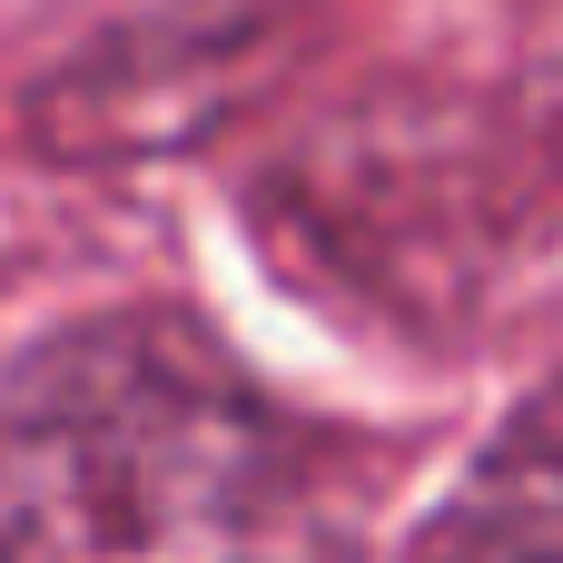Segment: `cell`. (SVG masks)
<instances>
[{
    "label": "cell",
    "instance_id": "6da1fadb",
    "mask_svg": "<svg viewBox=\"0 0 563 563\" xmlns=\"http://www.w3.org/2000/svg\"><path fill=\"white\" fill-rule=\"evenodd\" d=\"M366 515L208 327L119 307L0 376V563H356Z\"/></svg>",
    "mask_w": 563,
    "mask_h": 563
},
{
    "label": "cell",
    "instance_id": "7a4b0ae2",
    "mask_svg": "<svg viewBox=\"0 0 563 563\" xmlns=\"http://www.w3.org/2000/svg\"><path fill=\"white\" fill-rule=\"evenodd\" d=\"M396 563H563V386H534Z\"/></svg>",
    "mask_w": 563,
    "mask_h": 563
}]
</instances>
